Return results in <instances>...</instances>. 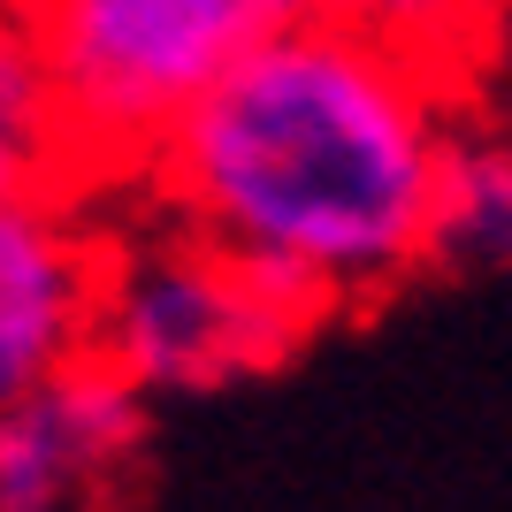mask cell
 Returning a JSON list of instances; mask_svg holds the SVG:
<instances>
[{"mask_svg": "<svg viewBox=\"0 0 512 512\" xmlns=\"http://www.w3.org/2000/svg\"><path fill=\"white\" fill-rule=\"evenodd\" d=\"M138 444L146 398L85 352L0 413V512H85L130 474Z\"/></svg>", "mask_w": 512, "mask_h": 512, "instance_id": "obj_5", "label": "cell"}, {"mask_svg": "<svg viewBox=\"0 0 512 512\" xmlns=\"http://www.w3.org/2000/svg\"><path fill=\"white\" fill-rule=\"evenodd\" d=\"M260 23H375V0H253Z\"/></svg>", "mask_w": 512, "mask_h": 512, "instance_id": "obj_8", "label": "cell"}, {"mask_svg": "<svg viewBox=\"0 0 512 512\" xmlns=\"http://www.w3.org/2000/svg\"><path fill=\"white\" fill-rule=\"evenodd\" d=\"M428 276H512V138L459 123L421 230Z\"/></svg>", "mask_w": 512, "mask_h": 512, "instance_id": "obj_6", "label": "cell"}, {"mask_svg": "<svg viewBox=\"0 0 512 512\" xmlns=\"http://www.w3.org/2000/svg\"><path fill=\"white\" fill-rule=\"evenodd\" d=\"M69 130L77 184L146 176L222 69L268 31L253 0H8Z\"/></svg>", "mask_w": 512, "mask_h": 512, "instance_id": "obj_2", "label": "cell"}, {"mask_svg": "<svg viewBox=\"0 0 512 512\" xmlns=\"http://www.w3.org/2000/svg\"><path fill=\"white\" fill-rule=\"evenodd\" d=\"M306 329H321L314 306L237 268L169 214L153 230L107 237L92 360L138 398H207V390L253 383L299 352Z\"/></svg>", "mask_w": 512, "mask_h": 512, "instance_id": "obj_3", "label": "cell"}, {"mask_svg": "<svg viewBox=\"0 0 512 512\" xmlns=\"http://www.w3.org/2000/svg\"><path fill=\"white\" fill-rule=\"evenodd\" d=\"M451 130L459 69L360 23H268L146 184L169 222L329 321L421 268Z\"/></svg>", "mask_w": 512, "mask_h": 512, "instance_id": "obj_1", "label": "cell"}, {"mask_svg": "<svg viewBox=\"0 0 512 512\" xmlns=\"http://www.w3.org/2000/svg\"><path fill=\"white\" fill-rule=\"evenodd\" d=\"M54 192H77L69 130H62L39 46L0 0V207L8 199H54Z\"/></svg>", "mask_w": 512, "mask_h": 512, "instance_id": "obj_7", "label": "cell"}, {"mask_svg": "<svg viewBox=\"0 0 512 512\" xmlns=\"http://www.w3.org/2000/svg\"><path fill=\"white\" fill-rule=\"evenodd\" d=\"M107 237L77 192L0 207V413L92 352Z\"/></svg>", "mask_w": 512, "mask_h": 512, "instance_id": "obj_4", "label": "cell"}]
</instances>
